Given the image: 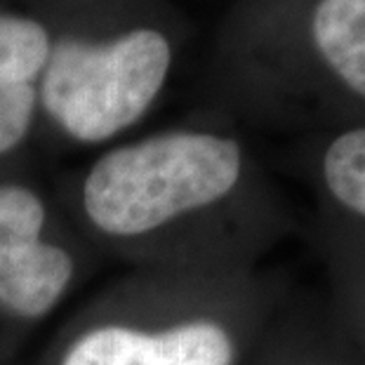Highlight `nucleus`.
I'll return each mask as SVG.
<instances>
[{
	"label": "nucleus",
	"mask_w": 365,
	"mask_h": 365,
	"mask_svg": "<svg viewBox=\"0 0 365 365\" xmlns=\"http://www.w3.org/2000/svg\"><path fill=\"white\" fill-rule=\"evenodd\" d=\"M240 173L243 153L234 139L210 132H163L95 160L81 189L83 215L106 238L153 236L224 200Z\"/></svg>",
	"instance_id": "obj_1"
},
{
	"label": "nucleus",
	"mask_w": 365,
	"mask_h": 365,
	"mask_svg": "<svg viewBox=\"0 0 365 365\" xmlns=\"http://www.w3.org/2000/svg\"><path fill=\"white\" fill-rule=\"evenodd\" d=\"M170 64L168 38L153 29H135L102 45L61 43L50 50L38 99L71 139L99 144L149 111Z\"/></svg>",
	"instance_id": "obj_2"
},
{
	"label": "nucleus",
	"mask_w": 365,
	"mask_h": 365,
	"mask_svg": "<svg viewBox=\"0 0 365 365\" xmlns=\"http://www.w3.org/2000/svg\"><path fill=\"white\" fill-rule=\"evenodd\" d=\"M43 196L24 184H0V312L43 321L71 290L76 259L50 234Z\"/></svg>",
	"instance_id": "obj_3"
},
{
	"label": "nucleus",
	"mask_w": 365,
	"mask_h": 365,
	"mask_svg": "<svg viewBox=\"0 0 365 365\" xmlns=\"http://www.w3.org/2000/svg\"><path fill=\"white\" fill-rule=\"evenodd\" d=\"M236 341L212 318L165 325L108 321L78 332L57 365H234Z\"/></svg>",
	"instance_id": "obj_4"
},
{
	"label": "nucleus",
	"mask_w": 365,
	"mask_h": 365,
	"mask_svg": "<svg viewBox=\"0 0 365 365\" xmlns=\"http://www.w3.org/2000/svg\"><path fill=\"white\" fill-rule=\"evenodd\" d=\"M50 50V36L38 21L0 14V156L29 135Z\"/></svg>",
	"instance_id": "obj_5"
},
{
	"label": "nucleus",
	"mask_w": 365,
	"mask_h": 365,
	"mask_svg": "<svg viewBox=\"0 0 365 365\" xmlns=\"http://www.w3.org/2000/svg\"><path fill=\"white\" fill-rule=\"evenodd\" d=\"M314 38L332 71L365 97V0H323Z\"/></svg>",
	"instance_id": "obj_6"
},
{
	"label": "nucleus",
	"mask_w": 365,
	"mask_h": 365,
	"mask_svg": "<svg viewBox=\"0 0 365 365\" xmlns=\"http://www.w3.org/2000/svg\"><path fill=\"white\" fill-rule=\"evenodd\" d=\"M323 177L337 203L365 217V128L344 132L328 146Z\"/></svg>",
	"instance_id": "obj_7"
}]
</instances>
